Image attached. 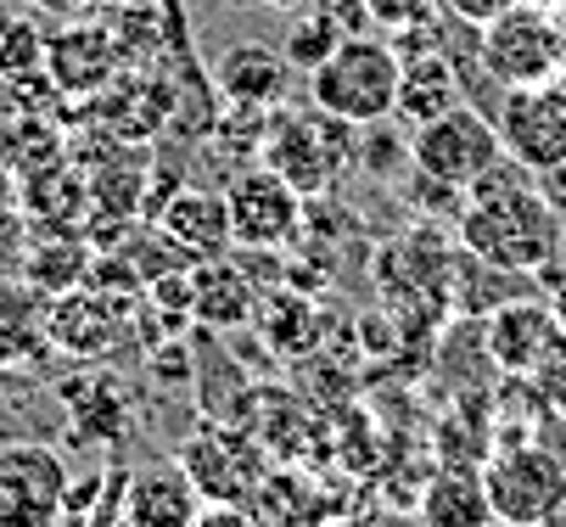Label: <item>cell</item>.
Segmentation results:
<instances>
[{
    "mask_svg": "<svg viewBox=\"0 0 566 527\" xmlns=\"http://www.w3.org/2000/svg\"><path fill=\"white\" fill-rule=\"evenodd\" d=\"M454 231L465 253L489 259L500 270H516V275H538L560 253V208L533 169L505 158L465 191Z\"/></svg>",
    "mask_w": 566,
    "mask_h": 527,
    "instance_id": "obj_1",
    "label": "cell"
},
{
    "mask_svg": "<svg viewBox=\"0 0 566 527\" xmlns=\"http://www.w3.org/2000/svg\"><path fill=\"white\" fill-rule=\"evenodd\" d=\"M259 164L275 169L297 197H326L359 164V129L343 124V118H326L319 107H303V113H281L275 107L264 118Z\"/></svg>",
    "mask_w": 566,
    "mask_h": 527,
    "instance_id": "obj_2",
    "label": "cell"
},
{
    "mask_svg": "<svg viewBox=\"0 0 566 527\" xmlns=\"http://www.w3.org/2000/svg\"><path fill=\"white\" fill-rule=\"evenodd\" d=\"M398 73L403 56L387 45V34H354L308 73V107L370 129L381 118H398Z\"/></svg>",
    "mask_w": 566,
    "mask_h": 527,
    "instance_id": "obj_3",
    "label": "cell"
},
{
    "mask_svg": "<svg viewBox=\"0 0 566 527\" xmlns=\"http://www.w3.org/2000/svg\"><path fill=\"white\" fill-rule=\"evenodd\" d=\"M476 62L500 91L549 85L566 73V23L549 0H522L489 29H476Z\"/></svg>",
    "mask_w": 566,
    "mask_h": 527,
    "instance_id": "obj_4",
    "label": "cell"
},
{
    "mask_svg": "<svg viewBox=\"0 0 566 527\" xmlns=\"http://www.w3.org/2000/svg\"><path fill=\"white\" fill-rule=\"evenodd\" d=\"M175 461L186 466V477L197 483V494L208 505H259V494L275 477L264 449L241 426H224V421H197Z\"/></svg>",
    "mask_w": 566,
    "mask_h": 527,
    "instance_id": "obj_5",
    "label": "cell"
},
{
    "mask_svg": "<svg viewBox=\"0 0 566 527\" xmlns=\"http://www.w3.org/2000/svg\"><path fill=\"white\" fill-rule=\"evenodd\" d=\"M410 158H416V175L454 186V191H471L489 169L505 164V140H500V124L489 113L460 102L454 113L410 129Z\"/></svg>",
    "mask_w": 566,
    "mask_h": 527,
    "instance_id": "obj_6",
    "label": "cell"
},
{
    "mask_svg": "<svg viewBox=\"0 0 566 527\" xmlns=\"http://www.w3.org/2000/svg\"><path fill=\"white\" fill-rule=\"evenodd\" d=\"M482 477H489L494 516L511 527H544L566 505V461L538 443H511L500 455H489Z\"/></svg>",
    "mask_w": 566,
    "mask_h": 527,
    "instance_id": "obj_7",
    "label": "cell"
},
{
    "mask_svg": "<svg viewBox=\"0 0 566 527\" xmlns=\"http://www.w3.org/2000/svg\"><path fill=\"white\" fill-rule=\"evenodd\" d=\"M494 124H500V140H505L511 164H522L533 175L566 169V80L505 91Z\"/></svg>",
    "mask_w": 566,
    "mask_h": 527,
    "instance_id": "obj_8",
    "label": "cell"
},
{
    "mask_svg": "<svg viewBox=\"0 0 566 527\" xmlns=\"http://www.w3.org/2000/svg\"><path fill=\"white\" fill-rule=\"evenodd\" d=\"M230 224H235V247H253V253H270V247H292L297 231H303V202L275 169L253 164L241 169L230 186Z\"/></svg>",
    "mask_w": 566,
    "mask_h": 527,
    "instance_id": "obj_9",
    "label": "cell"
},
{
    "mask_svg": "<svg viewBox=\"0 0 566 527\" xmlns=\"http://www.w3.org/2000/svg\"><path fill=\"white\" fill-rule=\"evenodd\" d=\"M67 499V466L45 443H7L0 449V527L12 521H56Z\"/></svg>",
    "mask_w": 566,
    "mask_h": 527,
    "instance_id": "obj_10",
    "label": "cell"
},
{
    "mask_svg": "<svg viewBox=\"0 0 566 527\" xmlns=\"http://www.w3.org/2000/svg\"><path fill=\"white\" fill-rule=\"evenodd\" d=\"M560 337H566L560 315L549 304H538V297H511L505 309L482 320V348H489V359L505 376H538L549 365V354L560 348Z\"/></svg>",
    "mask_w": 566,
    "mask_h": 527,
    "instance_id": "obj_11",
    "label": "cell"
},
{
    "mask_svg": "<svg viewBox=\"0 0 566 527\" xmlns=\"http://www.w3.org/2000/svg\"><path fill=\"white\" fill-rule=\"evenodd\" d=\"M286 80H292V62L281 56V45H264V40H241L213 62V91L235 113H275L286 96Z\"/></svg>",
    "mask_w": 566,
    "mask_h": 527,
    "instance_id": "obj_12",
    "label": "cell"
},
{
    "mask_svg": "<svg viewBox=\"0 0 566 527\" xmlns=\"http://www.w3.org/2000/svg\"><path fill=\"white\" fill-rule=\"evenodd\" d=\"M157 224L175 242V253L186 259H224L235 247V224H230V197L208 191V186H180L164 208H157Z\"/></svg>",
    "mask_w": 566,
    "mask_h": 527,
    "instance_id": "obj_13",
    "label": "cell"
},
{
    "mask_svg": "<svg viewBox=\"0 0 566 527\" xmlns=\"http://www.w3.org/2000/svg\"><path fill=\"white\" fill-rule=\"evenodd\" d=\"M197 510L202 494L180 461H151L124 488V527H191Z\"/></svg>",
    "mask_w": 566,
    "mask_h": 527,
    "instance_id": "obj_14",
    "label": "cell"
},
{
    "mask_svg": "<svg viewBox=\"0 0 566 527\" xmlns=\"http://www.w3.org/2000/svg\"><path fill=\"white\" fill-rule=\"evenodd\" d=\"M465 102V73L449 51H427V56H403V73H398V118L421 129L443 113H454Z\"/></svg>",
    "mask_w": 566,
    "mask_h": 527,
    "instance_id": "obj_15",
    "label": "cell"
},
{
    "mask_svg": "<svg viewBox=\"0 0 566 527\" xmlns=\"http://www.w3.org/2000/svg\"><path fill=\"white\" fill-rule=\"evenodd\" d=\"M489 477L471 461H449L421 494V527H494Z\"/></svg>",
    "mask_w": 566,
    "mask_h": 527,
    "instance_id": "obj_16",
    "label": "cell"
},
{
    "mask_svg": "<svg viewBox=\"0 0 566 527\" xmlns=\"http://www.w3.org/2000/svg\"><path fill=\"white\" fill-rule=\"evenodd\" d=\"M259 315V292L230 259H202L191 270V320L213 326V331H235Z\"/></svg>",
    "mask_w": 566,
    "mask_h": 527,
    "instance_id": "obj_17",
    "label": "cell"
},
{
    "mask_svg": "<svg viewBox=\"0 0 566 527\" xmlns=\"http://www.w3.org/2000/svg\"><path fill=\"white\" fill-rule=\"evenodd\" d=\"M51 342L78 359H102L118 342V309L107 304V292H67L51 309Z\"/></svg>",
    "mask_w": 566,
    "mask_h": 527,
    "instance_id": "obj_18",
    "label": "cell"
},
{
    "mask_svg": "<svg viewBox=\"0 0 566 527\" xmlns=\"http://www.w3.org/2000/svg\"><path fill=\"white\" fill-rule=\"evenodd\" d=\"M113 62H118V45L107 40V29H67L45 40V67L62 91H102Z\"/></svg>",
    "mask_w": 566,
    "mask_h": 527,
    "instance_id": "obj_19",
    "label": "cell"
},
{
    "mask_svg": "<svg viewBox=\"0 0 566 527\" xmlns=\"http://www.w3.org/2000/svg\"><path fill=\"white\" fill-rule=\"evenodd\" d=\"M51 337V315L40 309V297L23 286H0V365L34 359Z\"/></svg>",
    "mask_w": 566,
    "mask_h": 527,
    "instance_id": "obj_20",
    "label": "cell"
},
{
    "mask_svg": "<svg viewBox=\"0 0 566 527\" xmlns=\"http://www.w3.org/2000/svg\"><path fill=\"white\" fill-rule=\"evenodd\" d=\"M337 45H343L337 23H332L326 12H314V7L292 12V23H286V34H281V56L292 62V73H303V80H308V73L326 62Z\"/></svg>",
    "mask_w": 566,
    "mask_h": 527,
    "instance_id": "obj_21",
    "label": "cell"
},
{
    "mask_svg": "<svg viewBox=\"0 0 566 527\" xmlns=\"http://www.w3.org/2000/svg\"><path fill=\"white\" fill-rule=\"evenodd\" d=\"M40 62H45V34L18 12H0V80L34 73Z\"/></svg>",
    "mask_w": 566,
    "mask_h": 527,
    "instance_id": "obj_22",
    "label": "cell"
},
{
    "mask_svg": "<svg viewBox=\"0 0 566 527\" xmlns=\"http://www.w3.org/2000/svg\"><path fill=\"white\" fill-rule=\"evenodd\" d=\"M359 169H370V175H381V180H392L398 169H416L410 140H403V135L392 129V118H381V124L359 129Z\"/></svg>",
    "mask_w": 566,
    "mask_h": 527,
    "instance_id": "obj_23",
    "label": "cell"
},
{
    "mask_svg": "<svg viewBox=\"0 0 566 527\" xmlns=\"http://www.w3.org/2000/svg\"><path fill=\"white\" fill-rule=\"evenodd\" d=\"M376 29H398V23H416V18H449L443 0H365Z\"/></svg>",
    "mask_w": 566,
    "mask_h": 527,
    "instance_id": "obj_24",
    "label": "cell"
},
{
    "mask_svg": "<svg viewBox=\"0 0 566 527\" xmlns=\"http://www.w3.org/2000/svg\"><path fill=\"white\" fill-rule=\"evenodd\" d=\"M308 7H314V12H326V18L337 23L343 40H354V34H376V18H370L365 0H308Z\"/></svg>",
    "mask_w": 566,
    "mask_h": 527,
    "instance_id": "obj_25",
    "label": "cell"
},
{
    "mask_svg": "<svg viewBox=\"0 0 566 527\" xmlns=\"http://www.w3.org/2000/svg\"><path fill=\"white\" fill-rule=\"evenodd\" d=\"M511 7H522V0H443L449 23H460V29H489V23L505 18Z\"/></svg>",
    "mask_w": 566,
    "mask_h": 527,
    "instance_id": "obj_26",
    "label": "cell"
},
{
    "mask_svg": "<svg viewBox=\"0 0 566 527\" xmlns=\"http://www.w3.org/2000/svg\"><path fill=\"white\" fill-rule=\"evenodd\" d=\"M191 527H275V521L264 510H253V505H208L202 499V510H197Z\"/></svg>",
    "mask_w": 566,
    "mask_h": 527,
    "instance_id": "obj_27",
    "label": "cell"
},
{
    "mask_svg": "<svg viewBox=\"0 0 566 527\" xmlns=\"http://www.w3.org/2000/svg\"><path fill=\"white\" fill-rule=\"evenodd\" d=\"M253 7H264V12H303L308 0H253Z\"/></svg>",
    "mask_w": 566,
    "mask_h": 527,
    "instance_id": "obj_28",
    "label": "cell"
},
{
    "mask_svg": "<svg viewBox=\"0 0 566 527\" xmlns=\"http://www.w3.org/2000/svg\"><path fill=\"white\" fill-rule=\"evenodd\" d=\"M544 527H566V505H560V510H555V516H549Z\"/></svg>",
    "mask_w": 566,
    "mask_h": 527,
    "instance_id": "obj_29",
    "label": "cell"
},
{
    "mask_svg": "<svg viewBox=\"0 0 566 527\" xmlns=\"http://www.w3.org/2000/svg\"><path fill=\"white\" fill-rule=\"evenodd\" d=\"M12 527H56V521H12Z\"/></svg>",
    "mask_w": 566,
    "mask_h": 527,
    "instance_id": "obj_30",
    "label": "cell"
},
{
    "mask_svg": "<svg viewBox=\"0 0 566 527\" xmlns=\"http://www.w3.org/2000/svg\"><path fill=\"white\" fill-rule=\"evenodd\" d=\"M494 527H511V521H494Z\"/></svg>",
    "mask_w": 566,
    "mask_h": 527,
    "instance_id": "obj_31",
    "label": "cell"
},
{
    "mask_svg": "<svg viewBox=\"0 0 566 527\" xmlns=\"http://www.w3.org/2000/svg\"><path fill=\"white\" fill-rule=\"evenodd\" d=\"M549 7H555V0H549Z\"/></svg>",
    "mask_w": 566,
    "mask_h": 527,
    "instance_id": "obj_32",
    "label": "cell"
}]
</instances>
